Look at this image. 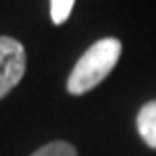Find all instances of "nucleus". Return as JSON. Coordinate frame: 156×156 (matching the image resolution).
Listing matches in <instances>:
<instances>
[{"label": "nucleus", "instance_id": "39448f33", "mask_svg": "<svg viewBox=\"0 0 156 156\" xmlns=\"http://www.w3.org/2000/svg\"><path fill=\"white\" fill-rule=\"evenodd\" d=\"M75 0H51V20L53 24H63L71 16Z\"/></svg>", "mask_w": 156, "mask_h": 156}, {"label": "nucleus", "instance_id": "20e7f679", "mask_svg": "<svg viewBox=\"0 0 156 156\" xmlns=\"http://www.w3.org/2000/svg\"><path fill=\"white\" fill-rule=\"evenodd\" d=\"M30 156H77L75 146H71L69 142H51V144L41 146L37 152H33Z\"/></svg>", "mask_w": 156, "mask_h": 156}, {"label": "nucleus", "instance_id": "7ed1b4c3", "mask_svg": "<svg viewBox=\"0 0 156 156\" xmlns=\"http://www.w3.org/2000/svg\"><path fill=\"white\" fill-rule=\"evenodd\" d=\"M136 128L146 146L156 148V99L144 104L136 116Z\"/></svg>", "mask_w": 156, "mask_h": 156}, {"label": "nucleus", "instance_id": "f257e3e1", "mask_svg": "<svg viewBox=\"0 0 156 156\" xmlns=\"http://www.w3.org/2000/svg\"><path fill=\"white\" fill-rule=\"evenodd\" d=\"M120 55L122 43L114 37L99 39L98 43H93L71 69L69 79H67V91L71 95H83L91 91L112 73Z\"/></svg>", "mask_w": 156, "mask_h": 156}, {"label": "nucleus", "instance_id": "f03ea898", "mask_svg": "<svg viewBox=\"0 0 156 156\" xmlns=\"http://www.w3.org/2000/svg\"><path fill=\"white\" fill-rule=\"evenodd\" d=\"M27 71V51L12 37H0V99L18 85Z\"/></svg>", "mask_w": 156, "mask_h": 156}]
</instances>
